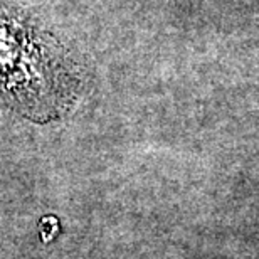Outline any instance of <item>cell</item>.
Instances as JSON below:
<instances>
[{
    "instance_id": "obj_1",
    "label": "cell",
    "mask_w": 259,
    "mask_h": 259,
    "mask_svg": "<svg viewBox=\"0 0 259 259\" xmlns=\"http://www.w3.org/2000/svg\"><path fill=\"white\" fill-rule=\"evenodd\" d=\"M76 66L58 40L22 12L0 5V100L34 120H49L74 101Z\"/></svg>"
}]
</instances>
